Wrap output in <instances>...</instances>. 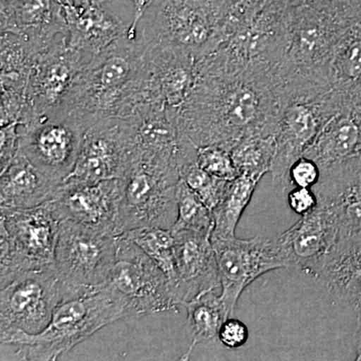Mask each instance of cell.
Returning <instances> with one entry per match:
<instances>
[{
	"mask_svg": "<svg viewBox=\"0 0 361 361\" xmlns=\"http://www.w3.org/2000/svg\"><path fill=\"white\" fill-rule=\"evenodd\" d=\"M282 104L277 71L229 73L198 63L196 85L178 121L197 147L231 151L244 137L275 135Z\"/></svg>",
	"mask_w": 361,
	"mask_h": 361,
	"instance_id": "1",
	"label": "cell"
},
{
	"mask_svg": "<svg viewBox=\"0 0 361 361\" xmlns=\"http://www.w3.org/2000/svg\"><path fill=\"white\" fill-rule=\"evenodd\" d=\"M148 44L144 37H122L96 54L78 78L68 111L99 120L128 118L151 106Z\"/></svg>",
	"mask_w": 361,
	"mask_h": 361,
	"instance_id": "2",
	"label": "cell"
},
{
	"mask_svg": "<svg viewBox=\"0 0 361 361\" xmlns=\"http://www.w3.org/2000/svg\"><path fill=\"white\" fill-rule=\"evenodd\" d=\"M123 318H129L125 303L104 286L63 301L39 334L8 330L0 332V337L2 344L16 346V355L21 360H56L97 330Z\"/></svg>",
	"mask_w": 361,
	"mask_h": 361,
	"instance_id": "3",
	"label": "cell"
},
{
	"mask_svg": "<svg viewBox=\"0 0 361 361\" xmlns=\"http://www.w3.org/2000/svg\"><path fill=\"white\" fill-rule=\"evenodd\" d=\"M351 23L310 4L292 6L288 47L278 70L280 85L331 87L332 54L342 32Z\"/></svg>",
	"mask_w": 361,
	"mask_h": 361,
	"instance_id": "4",
	"label": "cell"
},
{
	"mask_svg": "<svg viewBox=\"0 0 361 361\" xmlns=\"http://www.w3.org/2000/svg\"><path fill=\"white\" fill-rule=\"evenodd\" d=\"M59 227L47 202L28 209L1 208V288L23 273L54 265Z\"/></svg>",
	"mask_w": 361,
	"mask_h": 361,
	"instance_id": "5",
	"label": "cell"
},
{
	"mask_svg": "<svg viewBox=\"0 0 361 361\" xmlns=\"http://www.w3.org/2000/svg\"><path fill=\"white\" fill-rule=\"evenodd\" d=\"M282 103L270 169L273 186L280 192L291 186L289 170L294 161L303 156L324 123L348 106L332 89L284 97Z\"/></svg>",
	"mask_w": 361,
	"mask_h": 361,
	"instance_id": "6",
	"label": "cell"
},
{
	"mask_svg": "<svg viewBox=\"0 0 361 361\" xmlns=\"http://www.w3.org/2000/svg\"><path fill=\"white\" fill-rule=\"evenodd\" d=\"M120 180L116 236L139 228L170 229L178 216L180 176L141 161H130Z\"/></svg>",
	"mask_w": 361,
	"mask_h": 361,
	"instance_id": "7",
	"label": "cell"
},
{
	"mask_svg": "<svg viewBox=\"0 0 361 361\" xmlns=\"http://www.w3.org/2000/svg\"><path fill=\"white\" fill-rule=\"evenodd\" d=\"M96 122L77 111L35 116L18 126V153L45 175L61 183L75 168L85 132Z\"/></svg>",
	"mask_w": 361,
	"mask_h": 361,
	"instance_id": "8",
	"label": "cell"
},
{
	"mask_svg": "<svg viewBox=\"0 0 361 361\" xmlns=\"http://www.w3.org/2000/svg\"><path fill=\"white\" fill-rule=\"evenodd\" d=\"M116 248V236L111 233L73 221H61L54 266L66 285L90 293L108 283Z\"/></svg>",
	"mask_w": 361,
	"mask_h": 361,
	"instance_id": "9",
	"label": "cell"
},
{
	"mask_svg": "<svg viewBox=\"0 0 361 361\" xmlns=\"http://www.w3.org/2000/svg\"><path fill=\"white\" fill-rule=\"evenodd\" d=\"M219 270L220 298L228 315L236 310L240 296L257 278L269 271L294 268L283 234L212 242Z\"/></svg>",
	"mask_w": 361,
	"mask_h": 361,
	"instance_id": "10",
	"label": "cell"
},
{
	"mask_svg": "<svg viewBox=\"0 0 361 361\" xmlns=\"http://www.w3.org/2000/svg\"><path fill=\"white\" fill-rule=\"evenodd\" d=\"M80 295L85 294L66 285L54 265L23 273L1 288L0 332L39 334L51 322L59 304Z\"/></svg>",
	"mask_w": 361,
	"mask_h": 361,
	"instance_id": "11",
	"label": "cell"
},
{
	"mask_svg": "<svg viewBox=\"0 0 361 361\" xmlns=\"http://www.w3.org/2000/svg\"><path fill=\"white\" fill-rule=\"evenodd\" d=\"M116 257L104 286L122 299L129 317L174 311L177 303L165 273L127 237L116 236Z\"/></svg>",
	"mask_w": 361,
	"mask_h": 361,
	"instance_id": "12",
	"label": "cell"
},
{
	"mask_svg": "<svg viewBox=\"0 0 361 361\" xmlns=\"http://www.w3.org/2000/svg\"><path fill=\"white\" fill-rule=\"evenodd\" d=\"M142 35L154 44L174 45L201 61L220 47V20L208 0H165Z\"/></svg>",
	"mask_w": 361,
	"mask_h": 361,
	"instance_id": "13",
	"label": "cell"
},
{
	"mask_svg": "<svg viewBox=\"0 0 361 361\" xmlns=\"http://www.w3.org/2000/svg\"><path fill=\"white\" fill-rule=\"evenodd\" d=\"M92 58L71 47L66 35L40 54L26 90L35 116L68 111L78 78Z\"/></svg>",
	"mask_w": 361,
	"mask_h": 361,
	"instance_id": "14",
	"label": "cell"
},
{
	"mask_svg": "<svg viewBox=\"0 0 361 361\" xmlns=\"http://www.w3.org/2000/svg\"><path fill=\"white\" fill-rule=\"evenodd\" d=\"M132 154V132L127 118H99L85 132L75 168L63 180L121 179L129 168Z\"/></svg>",
	"mask_w": 361,
	"mask_h": 361,
	"instance_id": "15",
	"label": "cell"
},
{
	"mask_svg": "<svg viewBox=\"0 0 361 361\" xmlns=\"http://www.w3.org/2000/svg\"><path fill=\"white\" fill-rule=\"evenodd\" d=\"M120 180H63L47 202L59 221L70 220L115 235Z\"/></svg>",
	"mask_w": 361,
	"mask_h": 361,
	"instance_id": "16",
	"label": "cell"
},
{
	"mask_svg": "<svg viewBox=\"0 0 361 361\" xmlns=\"http://www.w3.org/2000/svg\"><path fill=\"white\" fill-rule=\"evenodd\" d=\"M310 275L348 316L356 336L361 327V239L337 241Z\"/></svg>",
	"mask_w": 361,
	"mask_h": 361,
	"instance_id": "17",
	"label": "cell"
},
{
	"mask_svg": "<svg viewBox=\"0 0 361 361\" xmlns=\"http://www.w3.org/2000/svg\"><path fill=\"white\" fill-rule=\"evenodd\" d=\"M314 192L336 229V242L360 240L361 163L351 160L322 173Z\"/></svg>",
	"mask_w": 361,
	"mask_h": 361,
	"instance_id": "18",
	"label": "cell"
},
{
	"mask_svg": "<svg viewBox=\"0 0 361 361\" xmlns=\"http://www.w3.org/2000/svg\"><path fill=\"white\" fill-rule=\"evenodd\" d=\"M175 239L176 281L172 294L177 305L220 288V275L211 235L179 230Z\"/></svg>",
	"mask_w": 361,
	"mask_h": 361,
	"instance_id": "19",
	"label": "cell"
},
{
	"mask_svg": "<svg viewBox=\"0 0 361 361\" xmlns=\"http://www.w3.org/2000/svg\"><path fill=\"white\" fill-rule=\"evenodd\" d=\"M144 37V35H142ZM149 92L152 104L179 111L198 78V61L174 45L149 42Z\"/></svg>",
	"mask_w": 361,
	"mask_h": 361,
	"instance_id": "20",
	"label": "cell"
},
{
	"mask_svg": "<svg viewBox=\"0 0 361 361\" xmlns=\"http://www.w3.org/2000/svg\"><path fill=\"white\" fill-rule=\"evenodd\" d=\"M0 32L30 40L42 49L66 35L63 7L56 0H0Z\"/></svg>",
	"mask_w": 361,
	"mask_h": 361,
	"instance_id": "21",
	"label": "cell"
},
{
	"mask_svg": "<svg viewBox=\"0 0 361 361\" xmlns=\"http://www.w3.org/2000/svg\"><path fill=\"white\" fill-rule=\"evenodd\" d=\"M63 7L68 44L89 56H96L128 35L129 26L97 0L85 6Z\"/></svg>",
	"mask_w": 361,
	"mask_h": 361,
	"instance_id": "22",
	"label": "cell"
},
{
	"mask_svg": "<svg viewBox=\"0 0 361 361\" xmlns=\"http://www.w3.org/2000/svg\"><path fill=\"white\" fill-rule=\"evenodd\" d=\"M361 146V120L350 106L331 116L303 156L312 159L322 173L345 161L356 160Z\"/></svg>",
	"mask_w": 361,
	"mask_h": 361,
	"instance_id": "23",
	"label": "cell"
},
{
	"mask_svg": "<svg viewBox=\"0 0 361 361\" xmlns=\"http://www.w3.org/2000/svg\"><path fill=\"white\" fill-rule=\"evenodd\" d=\"M0 175L1 208L28 209L42 205L51 200L61 184L18 152L13 163Z\"/></svg>",
	"mask_w": 361,
	"mask_h": 361,
	"instance_id": "24",
	"label": "cell"
},
{
	"mask_svg": "<svg viewBox=\"0 0 361 361\" xmlns=\"http://www.w3.org/2000/svg\"><path fill=\"white\" fill-rule=\"evenodd\" d=\"M282 234L294 267L307 275L336 242V229L319 206Z\"/></svg>",
	"mask_w": 361,
	"mask_h": 361,
	"instance_id": "25",
	"label": "cell"
},
{
	"mask_svg": "<svg viewBox=\"0 0 361 361\" xmlns=\"http://www.w3.org/2000/svg\"><path fill=\"white\" fill-rule=\"evenodd\" d=\"M0 49V89L26 94L33 66L45 49L13 33H1Z\"/></svg>",
	"mask_w": 361,
	"mask_h": 361,
	"instance_id": "26",
	"label": "cell"
},
{
	"mask_svg": "<svg viewBox=\"0 0 361 361\" xmlns=\"http://www.w3.org/2000/svg\"><path fill=\"white\" fill-rule=\"evenodd\" d=\"M214 291L206 292L183 305L188 313L186 329L190 345L182 360H189L195 346L218 338L221 325L229 317L224 303Z\"/></svg>",
	"mask_w": 361,
	"mask_h": 361,
	"instance_id": "27",
	"label": "cell"
},
{
	"mask_svg": "<svg viewBox=\"0 0 361 361\" xmlns=\"http://www.w3.org/2000/svg\"><path fill=\"white\" fill-rule=\"evenodd\" d=\"M258 180L245 175H239L230 180L222 200L213 209L214 227L211 241H219L235 236L244 211L250 203Z\"/></svg>",
	"mask_w": 361,
	"mask_h": 361,
	"instance_id": "28",
	"label": "cell"
},
{
	"mask_svg": "<svg viewBox=\"0 0 361 361\" xmlns=\"http://www.w3.org/2000/svg\"><path fill=\"white\" fill-rule=\"evenodd\" d=\"M275 149V135H250L237 142L230 153L239 175L260 180L270 173Z\"/></svg>",
	"mask_w": 361,
	"mask_h": 361,
	"instance_id": "29",
	"label": "cell"
},
{
	"mask_svg": "<svg viewBox=\"0 0 361 361\" xmlns=\"http://www.w3.org/2000/svg\"><path fill=\"white\" fill-rule=\"evenodd\" d=\"M122 236L137 244L160 267L172 290L176 281L175 239L172 231L159 227L139 228L123 233Z\"/></svg>",
	"mask_w": 361,
	"mask_h": 361,
	"instance_id": "30",
	"label": "cell"
},
{
	"mask_svg": "<svg viewBox=\"0 0 361 361\" xmlns=\"http://www.w3.org/2000/svg\"><path fill=\"white\" fill-rule=\"evenodd\" d=\"M178 216L171 231L192 230L212 234L214 219L212 210L202 201L193 190L182 179L177 185Z\"/></svg>",
	"mask_w": 361,
	"mask_h": 361,
	"instance_id": "31",
	"label": "cell"
},
{
	"mask_svg": "<svg viewBox=\"0 0 361 361\" xmlns=\"http://www.w3.org/2000/svg\"><path fill=\"white\" fill-rule=\"evenodd\" d=\"M180 178L213 210L222 200L230 180L220 179L206 172L197 161L187 164L180 170Z\"/></svg>",
	"mask_w": 361,
	"mask_h": 361,
	"instance_id": "32",
	"label": "cell"
},
{
	"mask_svg": "<svg viewBox=\"0 0 361 361\" xmlns=\"http://www.w3.org/2000/svg\"><path fill=\"white\" fill-rule=\"evenodd\" d=\"M197 163L206 172L220 179L232 180L239 176L231 153L222 147H198Z\"/></svg>",
	"mask_w": 361,
	"mask_h": 361,
	"instance_id": "33",
	"label": "cell"
},
{
	"mask_svg": "<svg viewBox=\"0 0 361 361\" xmlns=\"http://www.w3.org/2000/svg\"><path fill=\"white\" fill-rule=\"evenodd\" d=\"M322 178V170L315 161L302 156L294 161L289 170V180L294 187L313 189Z\"/></svg>",
	"mask_w": 361,
	"mask_h": 361,
	"instance_id": "34",
	"label": "cell"
},
{
	"mask_svg": "<svg viewBox=\"0 0 361 361\" xmlns=\"http://www.w3.org/2000/svg\"><path fill=\"white\" fill-rule=\"evenodd\" d=\"M20 123H13L2 126L0 130V174L13 163L20 148Z\"/></svg>",
	"mask_w": 361,
	"mask_h": 361,
	"instance_id": "35",
	"label": "cell"
},
{
	"mask_svg": "<svg viewBox=\"0 0 361 361\" xmlns=\"http://www.w3.org/2000/svg\"><path fill=\"white\" fill-rule=\"evenodd\" d=\"M249 338V330L245 323L237 318L228 317L221 325L218 339L225 348L238 349L242 348Z\"/></svg>",
	"mask_w": 361,
	"mask_h": 361,
	"instance_id": "36",
	"label": "cell"
},
{
	"mask_svg": "<svg viewBox=\"0 0 361 361\" xmlns=\"http://www.w3.org/2000/svg\"><path fill=\"white\" fill-rule=\"evenodd\" d=\"M287 202L291 210L301 217L308 215L318 206L317 195L311 188L294 187L287 195Z\"/></svg>",
	"mask_w": 361,
	"mask_h": 361,
	"instance_id": "37",
	"label": "cell"
},
{
	"mask_svg": "<svg viewBox=\"0 0 361 361\" xmlns=\"http://www.w3.org/2000/svg\"><path fill=\"white\" fill-rule=\"evenodd\" d=\"M135 4V16L133 18L132 23L129 25L128 30V37L134 39L137 37V28L140 21H141L144 13H146L147 8L152 4V0H132Z\"/></svg>",
	"mask_w": 361,
	"mask_h": 361,
	"instance_id": "38",
	"label": "cell"
},
{
	"mask_svg": "<svg viewBox=\"0 0 361 361\" xmlns=\"http://www.w3.org/2000/svg\"><path fill=\"white\" fill-rule=\"evenodd\" d=\"M212 6L214 11L217 14L219 20L225 18L226 14L229 13L233 7L236 6L243 0H208Z\"/></svg>",
	"mask_w": 361,
	"mask_h": 361,
	"instance_id": "39",
	"label": "cell"
},
{
	"mask_svg": "<svg viewBox=\"0 0 361 361\" xmlns=\"http://www.w3.org/2000/svg\"><path fill=\"white\" fill-rule=\"evenodd\" d=\"M61 6H80L89 4L96 0H56Z\"/></svg>",
	"mask_w": 361,
	"mask_h": 361,
	"instance_id": "40",
	"label": "cell"
},
{
	"mask_svg": "<svg viewBox=\"0 0 361 361\" xmlns=\"http://www.w3.org/2000/svg\"><path fill=\"white\" fill-rule=\"evenodd\" d=\"M353 110H355L356 115L360 116L361 120V99L355 104V106H353Z\"/></svg>",
	"mask_w": 361,
	"mask_h": 361,
	"instance_id": "41",
	"label": "cell"
},
{
	"mask_svg": "<svg viewBox=\"0 0 361 361\" xmlns=\"http://www.w3.org/2000/svg\"><path fill=\"white\" fill-rule=\"evenodd\" d=\"M356 160H357L358 161H360V163H361V146H360V152H358V155H357V157H356Z\"/></svg>",
	"mask_w": 361,
	"mask_h": 361,
	"instance_id": "42",
	"label": "cell"
},
{
	"mask_svg": "<svg viewBox=\"0 0 361 361\" xmlns=\"http://www.w3.org/2000/svg\"><path fill=\"white\" fill-rule=\"evenodd\" d=\"M97 1L99 2V4H104V2H109V1H113V0H97Z\"/></svg>",
	"mask_w": 361,
	"mask_h": 361,
	"instance_id": "43",
	"label": "cell"
}]
</instances>
